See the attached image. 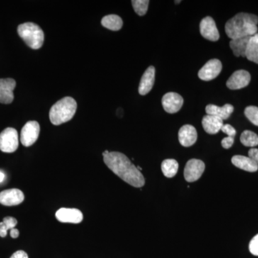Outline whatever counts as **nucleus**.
<instances>
[{
  "label": "nucleus",
  "instance_id": "aec40b11",
  "mask_svg": "<svg viewBox=\"0 0 258 258\" xmlns=\"http://www.w3.org/2000/svg\"><path fill=\"white\" fill-rule=\"evenodd\" d=\"M250 37L231 40L230 46L236 57H245L246 50Z\"/></svg>",
  "mask_w": 258,
  "mask_h": 258
},
{
  "label": "nucleus",
  "instance_id": "a878e982",
  "mask_svg": "<svg viewBox=\"0 0 258 258\" xmlns=\"http://www.w3.org/2000/svg\"><path fill=\"white\" fill-rule=\"evenodd\" d=\"M134 11L139 16H144L147 13L149 1L148 0H133L132 1Z\"/></svg>",
  "mask_w": 258,
  "mask_h": 258
},
{
  "label": "nucleus",
  "instance_id": "b1692460",
  "mask_svg": "<svg viewBox=\"0 0 258 258\" xmlns=\"http://www.w3.org/2000/svg\"><path fill=\"white\" fill-rule=\"evenodd\" d=\"M240 142L244 147H256L258 145V135L251 131H244L241 134Z\"/></svg>",
  "mask_w": 258,
  "mask_h": 258
},
{
  "label": "nucleus",
  "instance_id": "a211bd4d",
  "mask_svg": "<svg viewBox=\"0 0 258 258\" xmlns=\"http://www.w3.org/2000/svg\"><path fill=\"white\" fill-rule=\"evenodd\" d=\"M207 115H215L222 120H227L234 111V107L231 104H225L222 107L215 105H208L205 108Z\"/></svg>",
  "mask_w": 258,
  "mask_h": 258
},
{
  "label": "nucleus",
  "instance_id": "0eeeda50",
  "mask_svg": "<svg viewBox=\"0 0 258 258\" xmlns=\"http://www.w3.org/2000/svg\"><path fill=\"white\" fill-rule=\"evenodd\" d=\"M205 169V164L203 161L192 159L186 163L185 166L184 176L185 179L188 182H194L198 181Z\"/></svg>",
  "mask_w": 258,
  "mask_h": 258
},
{
  "label": "nucleus",
  "instance_id": "9b49d317",
  "mask_svg": "<svg viewBox=\"0 0 258 258\" xmlns=\"http://www.w3.org/2000/svg\"><path fill=\"white\" fill-rule=\"evenodd\" d=\"M161 102L164 111L169 113H175L181 109L184 99L178 93L170 92L163 96Z\"/></svg>",
  "mask_w": 258,
  "mask_h": 258
},
{
  "label": "nucleus",
  "instance_id": "f8f14e48",
  "mask_svg": "<svg viewBox=\"0 0 258 258\" xmlns=\"http://www.w3.org/2000/svg\"><path fill=\"white\" fill-rule=\"evenodd\" d=\"M25 200V195L21 190L10 189L0 192V204L4 206H16Z\"/></svg>",
  "mask_w": 258,
  "mask_h": 258
},
{
  "label": "nucleus",
  "instance_id": "c85d7f7f",
  "mask_svg": "<svg viewBox=\"0 0 258 258\" xmlns=\"http://www.w3.org/2000/svg\"><path fill=\"white\" fill-rule=\"evenodd\" d=\"M221 131L223 133L227 134L228 137H233V138H235L236 134H237L235 128L230 124L223 125Z\"/></svg>",
  "mask_w": 258,
  "mask_h": 258
},
{
  "label": "nucleus",
  "instance_id": "4be33fe9",
  "mask_svg": "<svg viewBox=\"0 0 258 258\" xmlns=\"http://www.w3.org/2000/svg\"><path fill=\"white\" fill-rule=\"evenodd\" d=\"M245 57L249 61L258 64V33L249 37L246 50Z\"/></svg>",
  "mask_w": 258,
  "mask_h": 258
},
{
  "label": "nucleus",
  "instance_id": "1a4fd4ad",
  "mask_svg": "<svg viewBox=\"0 0 258 258\" xmlns=\"http://www.w3.org/2000/svg\"><path fill=\"white\" fill-rule=\"evenodd\" d=\"M55 217L62 223L79 224L83 221L81 211L75 208H60L56 212Z\"/></svg>",
  "mask_w": 258,
  "mask_h": 258
},
{
  "label": "nucleus",
  "instance_id": "f3484780",
  "mask_svg": "<svg viewBox=\"0 0 258 258\" xmlns=\"http://www.w3.org/2000/svg\"><path fill=\"white\" fill-rule=\"evenodd\" d=\"M203 126L204 130L209 134H216L223 126V120L215 115H207L203 117Z\"/></svg>",
  "mask_w": 258,
  "mask_h": 258
},
{
  "label": "nucleus",
  "instance_id": "473e14b6",
  "mask_svg": "<svg viewBox=\"0 0 258 258\" xmlns=\"http://www.w3.org/2000/svg\"><path fill=\"white\" fill-rule=\"evenodd\" d=\"M19 235H20V232H19L18 229L14 228L10 230V236H11V237H13V238H18Z\"/></svg>",
  "mask_w": 258,
  "mask_h": 258
},
{
  "label": "nucleus",
  "instance_id": "f704fd0d",
  "mask_svg": "<svg viewBox=\"0 0 258 258\" xmlns=\"http://www.w3.org/2000/svg\"><path fill=\"white\" fill-rule=\"evenodd\" d=\"M137 169H138L139 171L142 170V168H141L140 166H138V167H137Z\"/></svg>",
  "mask_w": 258,
  "mask_h": 258
},
{
  "label": "nucleus",
  "instance_id": "ddd939ff",
  "mask_svg": "<svg viewBox=\"0 0 258 258\" xmlns=\"http://www.w3.org/2000/svg\"><path fill=\"white\" fill-rule=\"evenodd\" d=\"M251 76L247 71L244 70L235 71L227 81V88L231 90H239L248 86Z\"/></svg>",
  "mask_w": 258,
  "mask_h": 258
},
{
  "label": "nucleus",
  "instance_id": "7c9ffc66",
  "mask_svg": "<svg viewBox=\"0 0 258 258\" xmlns=\"http://www.w3.org/2000/svg\"><path fill=\"white\" fill-rule=\"evenodd\" d=\"M248 156L250 159L256 163L258 165V149L252 148L249 151Z\"/></svg>",
  "mask_w": 258,
  "mask_h": 258
},
{
  "label": "nucleus",
  "instance_id": "9d476101",
  "mask_svg": "<svg viewBox=\"0 0 258 258\" xmlns=\"http://www.w3.org/2000/svg\"><path fill=\"white\" fill-rule=\"evenodd\" d=\"M200 33L204 38L210 41H217L220 39V33L215 20L211 17H206L202 20L200 25Z\"/></svg>",
  "mask_w": 258,
  "mask_h": 258
},
{
  "label": "nucleus",
  "instance_id": "6ab92c4d",
  "mask_svg": "<svg viewBox=\"0 0 258 258\" xmlns=\"http://www.w3.org/2000/svg\"><path fill=\"white\" fill-rule=\"evenodd\" d=\"M233 165L242 170L249 172H255L258 170V165L250 158L244 156L236 155L232 158Z\"/></svg>",
  "mask_w": 258,
  "mask_h": 258
},
{
  "label": "nucleus",
  "instance_id": "7ed1b4c3",
  "mask_svg": "<svg viewBox=\"0 0 258 258\" xmlns=\"http://www.w3.org/2000/svg\"><path fill=\"white\" fill-rule=\"evenodd\" d=\"M77 110V103L71 97H64L50 108V120L55 125H59L72 119Z\"/></svg>",
  "mask_w": 258,
  "mask_h": 258
},
{
  "label": "nucleus",
  "instance_id": "f03ea898",
  "mask_svg": "<svg viewBox=\"0 0 258 258\" xmlns=\"http://www.w3.org/2000/svg\"><path fill=\"white\" fill-rule=\"evenodd\" d=\"M258 17L248 13H238L227 22L225 32L231 40L252 37L257 34Z\"/></svg>",
  "mask_w": 258,
  "mask_h": 258
},
{
  "label": "nucleus",
  "instance_id": "6e6552de",
  "mask_svg": "<svg viewBox=\"0 0 258 258\" xmlns=\"http://www.w3.org/2000/svg\"><path fill=\"white\" fill-rule=\"evenodd\" d=\"M222 64L218 59L209 60L199 71L198 76L205 81H210L216 79L222 71Z\"/></svg>",
  "mask_w": 258,
  "mask_h": 258
},
{
  "label": "nucleus",
  "instance_id": "c9c22d12",
  "mask_svg": "<svg viewBox=\"0 0 258 258\" xmlns=\"http://www.w3.org/2000/svg\"><path fill=\"white\" fill-rule=\"evenodd\" d=\"M176 4H179V3H181V1H176Z\"/></svg>",
  "mask_w": 258,
  "mask_h": 258
},
{
  "label": "nucleus",
  "instance_id": "dca6fc26",
  "mask_svg": "<svg viewBox=\"0 0 258 258\" xmlns=\"http://www.w3.org/2000/svg\"><path fill=\"white\" fill-rule=\"evenodd\" d=\"M155 68L149 66L141 79L139 86V93L142 96H145L152 91L155 82Z\"/></svg>",
  "mask_w": 258,
  "mask_h": 258
},
{
  "label": "nucleus",
  "instance_id": "5701e85b",
  "mask_svg": "<svg viewBox=\"0 0 258 258\" xmlns=\"http://www.w3.org/2000/svg\"><path fill=\"white\" fill-rule=\"evenodd\" d=\"M179 169V164L175 159H166L161 164V170L167 178H172L176 175Z\"/></svg>",
  "mask_w": 258,
  "mask_h": 258
},
{
  "label": "nucleus",
  "instance_id": "39448f33",
  "mask_svg": "<svg viewBox=\"0 0 258 258\" xmlns=\"http://www.w3.org/2000/svg\"><path fill=\"white\" fill-rule=\"evenodd\" d=\"M19 146L18 133L16 129L7 128L0 134V150L5 153H13Z\"/></svg>",
  "mask_w": 258,
  "mask_h": 258
},
{
  "label": "nucleus",
  "instance_id": "f257e3e1",
  "mask_svg": "<svg viewBox=\"0 0 258 258\" xmlns=\"http://www.w3.org/2000/svg\"><path fill=\"white\" fill-rule=\"evenodd\" d=\"M106 165L118 177L134 187H142L145 184L143 174L131 162L128 157L120 152H103Z\"/></svg>",
  "mask_w": 258,
  "mask_h": 258
},
{
  "label": "nucleus",
  "instance_id": "412c9836",
  "mask_svg": "<svg viewBox=\"0 0 258 258\" xmlns=\"http://www.w3.org/2000/svg\"><path fill=\"white\" fill-rule=\"evenodd\" d=\"M101 25L108 30L118 31L123 26V20L116 15H106L102 19Z\"/></svg>",
  "mask_w": 258,
  "mask_h": 258
},
{
  "label": "nucleus",
  "instance_id": "393cba45",
  "mask_svg": "<svg viewBox=\"0 0 258 258\" xmlns=\"http://www.w3.org/2000/svg\"><path fill=\"white\" fill-rule=\"evenodd\" d=\"M18 224V220L13 217H6L3 221L0 222V237H5L8 235V231L14 229Z\"/></svg>",
  "mask_w": 258,
  "mask_h": 258
},
{
  "label": "nucleus",
  "instance_id": "c756f323",
  "mask_svg": "<svg viewBox=\"0 0 258 258\" xmlns=\"http://www.w3.org/2000/svg\"><path fill=\"white\" fill-rule=\"evenodd\" d=\"M234 141H235V138H233V137H225L222 141V147L226 149H230L233 145Z\"/></svg>",
  "mask_w": 258,
  "mask_h": 258
},
{
  "label": "nucleus",
  "instance_id": "bb28decb",
  "mask_svg": "<svg viewBox=\"0 0 258 258\" xmlns=\"http://www.w3.org/2000/svg\"><path fill=\"white\" fill-rule=\"evenodd\" d=\"M244 115L248 118L252 124L258 126V108L256 106H250L247 107L244 110Z\"/></svg>",
  "mask_w": 258,
  "mask_h": 258
},
{
  "label": "nucleus",
  "instance_id": "20e7f679",
  "mask_svg": "<svg viewBox=\"0 0 258 258\" xmlns=\"http://www.w3.org/2000/svg\"><path fill=\"white\" fill-rule=\"evenodd\" d=\"M18 32L26 45L34 50L40 49L44 42V32L41 28L33 23H26L19 25Z\"/></svg>",
  "mask_w": 258,
  "mask_h": 258
},
{
  "label": "nucleus",
  "instance_id": "2eb2a0df",
  "mask_svg": "<svg viewBox=\"0 0 258 258\" xmlns=\"http://www.w3.org/2000/svg\"><path fill=\"white\" fill-rule=\"evenodd\" d=\"M198 140V132L191 125H184L179 129V141L181 146L189 147L196 143Z\"/></svg>",
  "mask_w": 258,
  "mask_h": 258
},
{
  "label": "nucleus",
  "instance_id": "cd10ccee",
  "mask_svg": "<svg viewBox=\"0 0 258 258\" xmlns=\"http://www.w3.org/2000/svg\"><path fill=\"white\" fill-rule=\"evenodd\" d=\"M249 249L253 255L258 256V235L254 236L249 242Z\"/></svg>",
  "mask_w": 258,
  "mask_h": 258
},
{
  "label": "nucleus",
  "instance_id": "423d86ee",
  "mask_svg": "<svg viewBox=\"0 0 258 258\" xmlns=\"http://www.w3.org/2000/svg\"><path fill=\"white\" fill-rule=\"evenodd\" d=\"M40 127L38 122L31 120L26 123L22 128L20 142L24 147H30L36 142L40 134Z\"/></svg>",
  "mask_w": 258,
  "mask_h": 258
},
{
  "label": "nucleus",
  "instance_id": "72a5a7b5",
  "mask_svg": "<svg viewBox=\"0 0 258 258\" xmlns=\"http://www.w3.org/2000/svg\"><path fill=\"white\" fill-rule=\"evenodd\" d=\"M5 177V175L4 172H3V171H0V183L3 182V181H4Z\"/></svg>",
  "mask_w": 258,
  "mask_h": 258
},
{
  "label": "nucleus",
  "instance_id": "2f4dec72",
  "mask_svg": "<svg viewBox=\"0 0 258 258\" xmlns=\"http://www.w3.org/2000/svg\"><path fill=\"white\" fill-rule=\"evenodd\" d=\"M10 258H29L28 254L23 250H18L15 252Z\"/></svg>",
  "mask_w": 258,
  "mask_h": 258
},
{
  "label": "nucleus",
  "instance_id": "4468645a",
  "mask_svg": "<svg viewBox=\"0 0 258 258\" xmlns=\"http://www.w3.org/2000/svg\"><path fill=\"white\" fill-rule=\"evenodd\" d=\"M16 82L13 79H0V103L9 104L14 100V89Z\"/></svg>",
  "mask_w": 258,
  "mask_h": 258
}]
</instances>
